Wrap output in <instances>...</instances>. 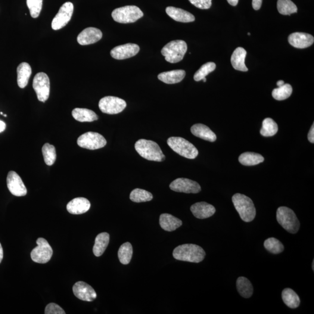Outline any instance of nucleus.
I'll return each instance as SVG.
<instances>
[{"label": "nucleus", "mask_w": 314, "mask_h": 314, "mask_svg": "<svg viewBox=\"0 0 314 314\" xmlns=\"http://www.w3.org/2000/svg\"><path fill=\"white\" fill-rule=\"evenodd\" d=\"M3 259V249L1 243H0V263H1V261Z\"/></svg>", "instance_id": "nucleus-47"}, {"label": "nucleus", "mask_w": 314, "mask_h": 314, "mask_svg": "<svg viewBox=\"0 0 314 314\" xmlns=\"http://www.w3.org/2000/svg\"><path fill=\"white\" fill-rule=\"evenodd\" d=\"M216 65L215 63L210 62L202 65L201 67L194 74V79L196 82H199L204 78L211 72L216 70Z\"/></svg>", "instance_id": "nucleus-39"}, {"label": "nucleus", "mask_w": 314, "mask_h": 314, "mask_svg": "<svg viewBox=\"0 0 314 314\" xmlns=\"http://www.w3.org/2000/svg\"><path fill=\"white\" fill-rule=\"evenodd\" d=\"M188 46L183 40H173L161 49V54L169 63H178L183 60L187 51Z\"/></svg>", "instance_id": "nucleus-4"}, {"label": "nucleus", "mask_w": 314, "mask_h": 314, "mask_svg": "<svg viewBox=\"0 0 314 314\" xmlns=\"http://www.w3.org/2000/svg\"><path fill=\"white\" fill-rule=\"evenodd\" d=\"M98 106L102 113L113 115L121 113L126 107V102L123 99L107 96L100 99Z\"/></svg>", "instance_id": "nucleus-10"}, {"label": "nucleus", "mask_w": 314, "mask_h": 314, "mask_svg": "<svg viewBox=\"0 0 314 314\" xmlns=\"http://www.w3.org/2000/svg\"><path fill=\"white\" fill-rule=\"evenodd\" d=\"M193 216L198 219H206L212 217L216 213V208L206 202H199L191 207Z\"/></svg>", "instance_id": "nucleus-19"}, {"label": "nucleus", "mask_w": 314, "mask_h": 314, "mask_svg": "<svg viewBox=\"0 0 314 314\" xmlns=\"http://www.w3.org/2000/svg\"><path fill=\"white\" fill-rule=\"evenodd\" d=\"M282 298L284 303L290 309H296L300 306V299L297 294L291 289H285L282 291Z\"/></svg>", "instance_id": "nucleus-29"}, {"label": "nucleus", "mask_w": 314, "mask_h": 314, "mask_svg": "<svg viewBox=\"0 0 314 314\" xmlns=\"http://www.w3.org/2000/svg\"><path fill=\"white\" fill-rule=\"evenodd\" d=\"M277 8L279 13L284 15H290L297 12V6L291 0H278Z\"/></svg>", "instance_id": "nucleus-35"}, {"label": "nucleus", "mask_w": 314, "mask_h": 314, "mask_svg": "<svg viewBox=\"0 0 314 314\" xmlns=\"http://www.w3.org/2000/svg\"><path fill=\"white\" fill-rule=\"evenodd\" d=\"M203 81H204V82H206V81H207L206 78H204V79H203Z\"/></svg>", "instance_id": "nucleus-50"}, {"label": "nucleus", "mask_w": 314, "mask_h": 314, "mask_svg": "<svg viewBox=\"0 0 314 314\" xmlns=\"http://www.w3.org/2000/svg\"><path fill=\"white\" fill-rule=\"evenodd\" d=\"M193 135L197 138L210 142H214L217 140V136L209 127L201 123L195 124L191 127Z\"/></svg>", "instance_id": "nucleus-22"}, {"label": "nucleus", "mask_w": 314, "mask_h": 314, "mask_svg": "<svg viewBox=\"0 0 314 314\" xmlns=\"http://www.w3.org/2000/svg\"><path fill=\"white\" fill-rule=\"evenodd\" d=\"M77 144L80 147L94 150L104 147L107 145V141L99 133L89 132L81 135L77 139Z\"/></svg>", "instance_id": "nucleus-9"}, {"label": "nucleus", "mask_w": 314, "mask_h": 314, "mask_svg": "<svg viewBox=\"0 0 314 314\" xmlns=\"http://www.w3.org/2000/svg\"><path fill=\"white\" fill-rule=\"evenodd\" d=\"M153 194L144 189H135L130 193V199L135 203L150 201L153 200Z\"/></svg>", "instance_id": "nucleus-34"}, {"label": "nucleus", "mask_w": 314, "mask_h": 314, "mask_svg": "<svg viewBox=\"0 0 314 314\" xmlns=\"http://www.w3.org/2000/svg\"><path fill=\"white\" fill-rule=\"evenodd\" d=\"M239 161L243 166H254L262 163L264 161V158L261 154L246 152L239 156Z\"/></svg>", "instance_id": "nucleus-30"}, {"label": "nucleus", "mask_w": 314, "mask_h": 314, "mask_svg": "<svg viewBox=\"0 0 314 314\" xmlns=\"http://www.w3.org/2000/svg\"><path fill=\"white\" fill-rule=\"evenodd\" d=\"M285 84L284 81L283 80H279L278 82H277V86L278 87H281L283 85H284Z\"/></svg>", "instance_id": "nucleus-48"}, {"label": "nucleus", "mask_w": 314, "mask_h": 314, "mask_svg": "<svg viewBox=\"0 0 314 314\" xmlns=\"http://www.w3.org/2000/svg\"><path fill=\"white\" fill-rule=\"evenodd\" d=\"M227 1L232 6L237 5L239 2V0H227Z\"/></svg>", "instance_id": "nucleus-46"}, {"label": "nucleus", "mask_w": 314, "mask_h": 314, "mask_svg": "<svg viewBox=\"0 0 314 314\" xmlns=\"http://www.w3.org/2000/svg\"><path fill=\"white\" fill-rule=\"evenodd\" d=\"M110 242V235L106 232L101 233L96 238L93 247V253L96 257L101 256L104 253Z\"/></svg>", "instance_id": "nucleus-28"}, {"label": "nucleus", "mask_w": 314, "mask_h": 314, "mask_svg": "<svg viewBox=\"0 0 314 314\" xmlns=\"http://www.w3.org/2000/svg\"><path fill=\"white\" fill-rule=\"evenodd\" d=\"M91 204L85 198L77 197L71 200L67 206V209L70 214L80 215L88 212Z\"/></svg>", "instance_id": "nucleus-20"}, {"label": "nucleus", "mask_w": 314, "mask_h": 314, "mask_svg": "<svg viewBox=\"0 0 314 314\" xmlns=\"http://www.w3.org/2000/svg\"><path fill=\"white\" fill-rule=\"evenodd\" d=\"M167 144L176 153L189 159H194L198 154V151L193 145L179 137H171L168 139Z\"/></svg>", "instance_id": "nucleus-6"}, {"label": "nucleus", "mask_w": 314, "mask_h": 314, "mask_svg": "<svg viewBox=\"0 0 314 314\" xmlns=\"http://www.w3.org/2000/svg\"><path fill=\"white\" fill-rule=\"evenodd\" d=\"M73 12V5L72 2H65L59 10L57 15L52 21V29L60 30L69 23Z\"/></svg>", "instance_id": "nucleus-12"}, {"label": "nucleus", "mask_w": 314, "mask_h": 314, "mask_svg": "<svg viewBox=\"0 0 314 314\" xmlns=\"http://www.w3.org/2000/svg\"><path fill=\"white\" fill-rule=\"evenodd\" d=\"M46 314H65L64 310L60 306L55 303H49L46 306Z\"/></svg>", "instance_id": "nucleus-41"}, {"label": "nucleus", "mask_w": 314, "mask_h": 314, "mask_svg": "<svg viewBox=\"0 0 314 314\" xmlns=\"http://www.w3.org/2000/svg\"><path fill=\"white\" fill-rule=\"evenodd\" d=\"M72 114L74 119L82 122H93V121H97L98 119L97 115L94 111L86 108H77L74 109Z\"/></svg>", "instance_id": "nucleus-27"}, {"label": "nucleus", "mask_w": 314, "mask_h": 314, "mask_svg": "<svg viewBox=\"0 0 314 314\" xmlns=\"http://www.w3.org/2000/svg\"><path fill=\"white\" fill-rule=\"evenodd\" d=\"M133 255V247L129 242L123 244L118 251V258L123 265H127L131 261Z\"/></svg>", "instance_id": "nucleus-32"}, {"label": "nucleus", "mask_w": 314, "mask_h": 314, "mask_svg": "<svg viewBox=\"0 0 314 314\" xmlns=\"http://www.w3.org/2000/svg\"><path fill=\"white\" fill-rule=\"evenodd\" d=\"M263 0H253L252 5L255 10H259L262 5Z\"/></svg>", "instance_id": "nucleus-43"}, {"label": "nucleus", "mask_w": 314, "mask_h": 314, "mask_svg": "<svg viewBox=\"0 0 314 314\" xmlns=\"http://www.w3.org/2000/svg\"><path fill=\"white\" fill-rule=\"evenodd\" d=\"M185 76L184 70H178L161 73L158 74V78L165 83L175 84L181 82Z\"/></svg>", "instance_id": "nucleus-25"}, {"label": "nucleus", "mask_w": 314, "mask_h": 314, "mask_svg": "<svg viewBox=\"0 0 314 314\" xmlns=\"http://www.w3.org/2000/svg\"><path fill=\"white\" fill-rule=\"evenodd\" d=\"M169 188L174 192L185 193H198L201 190L197 182L187 178H178L173 180Z\"/></svg>", "instance_id": "nucleus-13"}, {"label": "nucleus", "mask_w": 314, "mask_h": 314, "mask_svg": "<svg viewBox=\"0 0 314 314\" xmlns=\"http://www.w3.org/2000/svg\"><path fill=\"white\" fill-rule=\"evenodd\" d=\"M276 219L286 231L295 234L299 231L300 223L294 211L287 207H280L276 212Z\"/></svg>", "instance_id": "nucleus-5"}, {"label": "nucleus", "mask_w": 314, "mask_h": 314, "mask_svg": "<svg viewBox=\"0 0 314 314\" xmlns=\"http://www.w3.org/2000/svg\"><path fill=\"white\" fill-rule=\"evenodd\" d=\"M42 153L44 160L47 165L51 166L53 165L57 158V154L54 145L46 144L42 148Z\"/></svg>", "instance_id": "nucleus-38"}, {"label": "nucleus", "mask_w": 314, "mask_h": 314, "mask_svg": "<svg viewBox=\"0 0 314 314\" xmlns=\"http://www.w3.org/2000/svg\"><path fill=\"white\" fill-rule=\"evenodd\" d=\"M18 85L20 88L24 89L27 85L31 74L32 68L29 64L21 63L17 68Z\"/></svg>", "instance_id": "nucleus-26"}, {"label": "nucleus", "mask_w": 314, "mask_h": 314, "mask_svg": "<svg viewBox=\"0 0 314 314\" xmlns=\"http://www.w3.org/2000/svg\"><path fill=\"white\" fill-rule=\"evenodd\" d=\"M314 124L313 123V125H312V127H311V129L309 132V135H308V139H309V142L312 143V144H314Z\"/></svg>", "instance_id": "nucleus-44"}, {"label": "nucleus", "mask_w": 314, "mask_h": 314, "mask_svg": "<svg viewBox=\"0 0 314 314\" xmlns=\"http://www.w3.org/2000/svg\"><path fill=\"white\" fill-rule=\"evenodd\" d=\"M33 88L40 101L45 102L48 100L50 90V83L48 74L40 72L34 77Z\"/></svg>", "instance_id": "nucleus-11"}, {"label": "nucleus", "mask_w": 314, "mask_h": 314, "mask_svg": "<svg viewBox=\"0 0 314 314\" xmlns=\"http://www.w3.org/2000/svg\"><path fill=\"white\" fill-rule=\"evenodd\" d=\"M288 41L294 48L302 49L312 46L314 42V38L310 34L295 32L289 36Z\"/></svg>", "instance_id": "nucleus-18"}, {"label": "nucleus", "mask_w": 314, "mask_h": 314, "mask_svg": "<svg viewBox=\"0 0 314 314\" xmlns=\"http://www.w3.org/2000/svg\"><path fill=\"white\" fill-rule=\"evenodd\" d=\"M26 4L31 16L33 18L38 17L42 11L43 0H27Z\"/></svg>", "instance_id": "nucleus-40"}, {"label": "nucleus", "mask_w": 314, "mask_h": 314, "mask_svg": "<svg viewBox=\"0 0 314 314\" xmlns=\"http://www.w3.org/2000/svg\"><path fill=\"white\" fill-rule=\"evenodd\" d=\"M6 125L5 123L3 122L2 121H0V133L4 131L5 129Z\"/></svg>", "instance_id": "nucleus-45"}, {"label": "nucleus", "mask_w": 314, "mask_h": 314, "mask_svg": "<svg viewBox=\"0 0 314 314\" xmlns=\"http://www.w3.org/2000/svg\"><path fill=\"white\" fill-rule=\"evenodd\" d=\"M264 247L270 253L278 254L281 253L284 250V245L278 239L275 238L267 239L264 242Z\"/></svg>", "instance_id": "nucleus-37"}, {"label": "nucleus", "mask_w": 314, "mask_h": 314, "mask_svg": "<svg viewBox=\"0 0 314 314\" xmlns=\"http://www.w3.org/2000/svg\"><path fill=\"white\" fill-rule=\"evenodd\" d=\"M160 224L165 231L172 232L182 225V221L170 214H163L160 217Z\"/></svg>", "instance_id": "nucleus-23"}, {"label": "nucleus", "mask_w": 314, "mask_h": 314, "mask_svg": "<svg viewBox=\"0 0 314 314\" xmlns=\"http://www.w3.org/2000/svg\"><path fill=\"white\" fill-rule=\"evenodd\" d=\"M232 202L243 221H253L256 216V210L250 198L244 194L236 193L233 195Z\"/></svg>", "instance_id": "nucleus-3"}, {"label": "nucleus", "mask_w": 314, "mask_h": 314, "mask_svg": "<svg viewBox=\"0 0 314 314\" xmlns=\"http://www.w3.org/2000/svg\"><path fill=\"white\" fill-rule=\"evenodd\" d=\"M102 37L101 31L97 28L88 27L79 34L77 40L80 45H89L97 43Z\"/></svg>", "instance_id": "nucleus-17"}, {"label": "nucleus", "mask_w": 314, "mask_h": 314, "mask_svg": "<svg viewBox=\"0 0 314 314\" xmlns=\"http://www.w3.org/2000/svg\"><path fill=\"white\" fill-rule=\"evenodd\" d=\"M144 12L135 5H127L114 9L112 12V17L117 23L130 24L135 23L144 17Z\"/></svg>", "instance_id": "nucleus-7"}, {"label": "nucleus", "mask_w": 314, "mask_h": 314, "mask_svg": "<svg viewBox=\"0 0 314 314\" xmlns=\"http://www.w3.org/2000/svg\"><path fill=\"white\" fill-rule=\"evenodd\" d=\"M293 92L292 87L289 84H284V85L273 90L272 97L276 100L282 101L288 98Z\"/></svg>", "instance_id": "nucleus-36"}, {"label": "nucleus", "mask_w": 314, "mask_h": 314, "mask_svg": "<svg viewBox=\"0 0 314 314\" xmlns=\"http://www.w3.org/2000/svg\"><path fill=\"white\" fill-rule=\"evenodd\" d=\"M236 287L238 291L242 297L248 298L251 297L253 293V287L251 283L246 278L239 277L236 282Z\"/></svg>", "instance_id": "nucleus-31"}, {"label": "nucleus", "mask_w": 314, "mask_h": 314, "mask_svg": "<svg viewBox=\"0 0 314 314\" xmlns=\"http://www.w3.org/2000/svg\"><path fill=\"white\" fill-rule=\"evenodd\" d=\"M135 147L138 154L146 160L162 162L166 159L159 145L153 141L140 139L136 142Z\"/></svg>", "instance_id": "nucleus-2"}, {"label": "nucleus", "mask_w": 314, "mask_h": 314, "mask_svg": "<svg viewBox=\"0 0 314 314\" xmlns=\"http://www.w3.org/2000/svg\"><path fill=\"white\" fill-rule=\"evenodd\" d=\"M278 131V126L271 118H266L263 121L262 128L261 129V135L265 137L273 136Z\"/></svg>", "instance_id": "nucleus-33"}, {"label": "nucleus", "mask_w": 314, "mask_h": 314, "mask_svg": "<svg viewBox=\"0 0 314 314\" xmlns=\"http://www.w3.org/2000/svg\"><path fill=\"white\" fill-rule=\"evenodd\" d=\"M166 12L173 20L180 22V23H192L195 21L193 15L190 13L189 12L183 10L182 9L169 7L166 8Z\"/></svg>", "instance_id": "nucleus-21"}, {"label": "nucleus", "mask_w": 314, "mask_h": 314, "mask_svg": "<svg viewBox=\"0 0 314 314\" xmlns=\"http://www.w3.org/2000/svg\"><path fill=\"white\" fill-rule=\"evenodd\" d=\"M140 51L138 45L133 43L118 46L111 51L112 57L116 60H122L134 57Z\"/></svg>", "instance_id": "nucleus-15"}, {"label": "nucleus", "mask_w": 314, "mask_h": 314, "mask_svg": "<svg viewBox=\"0 0 314 314\" xmlns=\"http://www.w3.org/2000/svg\"><path fill=\"white\" fill-rule=\"evenodd\" d=\"M195 7L202 9H209L212 5V0H189Z\"/></svg>", "instance_id": "nucleus-42"}, {"label": "nucleus", "mask_w": 314, "mask_h": 314, "mask_svg": "<svg viewBox=\"0 0 314 314\" xmlns=\"http://www.w3.org/2000/svg\"><path fill=\"white\" fill-rule=\"evenodd\" d=\"M173 256L177 260L199 263L204 259L206 252L196 244H185L174 249Z\"/></svg>", "instance_id": "nucleus-1"}, {"label": "nucleus", "mask_w": 314, "mask_h": 314, "mask_svg": "<svg viewBox=\"0 0 314 314\" xmlns=\"http://www.w3.org/2000/svg\"><path fill=\"white\" fill-rule=\"evenodd\" d=\"M7 187L12 194L17 197L24 196L27 194V189L25 185L19 176L14 171L9 172L7 178Z\"/></svg>", "instance_id": "nucleus-14"}, {"label": "nucleus", "mask_w": 314, "mask_h": 314, "mask_svg": "<svg viewBox=\"0 0 314 314\" xmlns=\"http://www.w3.org/2000/svg\"><path fill=\"white\" fill-rule=\"evenodd\" d=\"M73 292L79 299L91 302L97 298V293L91 286L86 283L79 281L76 283L73 287Z\"/></svg>", "instance_id": "nucleus-16"}, {"label": "nucleus", "mask_w": 314, "mask_h": 314, "mask_svg": "<svg viewBox=\"0 0 314 314\" xmlns=\"http://www.w3.org/2000/svg\"><path fill=\"white\" fill-rule=\"evenodd\" d=\"M37 246L31 252L32 260L36 263L46 264L51 260L53 254L48 242L44 238H40L36 241Z\"/></svg>", "instance_id": "nucleus-8"}, {"label": "nucleus", "mask_w": 314, "mask_h": 314, "mask_svg": "<svg viewBox=\"0 0 314 314\" xmlns=\"http://www.w3.org/2000/svg\"><path fill=\"white\" fill-rule=\"evenodd\" d=\"M247 51L242 48H238L232 55L231 63L233 67L236 70L247 72L248 68L245 65V59L246 57Z\"/></svg>", "instance_id": "nucleus-24"}, {"label": "nucleus", "mask_w": 314, "mask_h": 314, "mask_svg": "<svg viewBox=\"0 0 314 314\" xmlns=\"http://www.w3.org/2000/svg\"><path fill=\"white\" fill-rule=\"evenodd\" d=\"M312 266H312L313 270V271H314V261H313Z\"/></svg>", "instance_id": "nucleus-49"}]
</instances>
